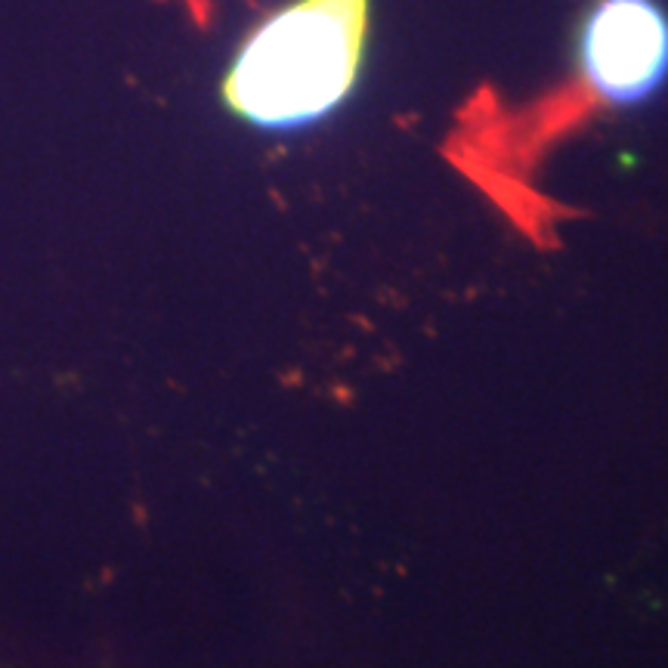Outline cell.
<instances>
[{
  "label": "cell",
  "instance_id": "6da1fadb",
  "mask_svg": "<svg viewBox=\"0 0 668 668\" xmlns=\"http://www.w3.org/2000/svg\"><path fill=\"white\" fill-rule=\"evenodd\" d=\"M371 0H294L248 34L223 77V99L260 130H300L353 93Z\"/></svg>",
  "mask_w": 668,
  "mask_h": 668
},
{
  "label": "cell",
  "instance_id": "7a4b0ae2",
  "mask_svg": "<svg viewBox=\"0 0 668 668\" xmlns=\"http://www.w3.org/2000/svg\"><path fill=\"white\" fill-rule=\"evenodd\" d=\"M579 68L609 106H637L668 80V9L659 0H597L579 28Z\"/></svg>",
  "mask_w": 668,
  "mask_h": 668
}]
</instances>
